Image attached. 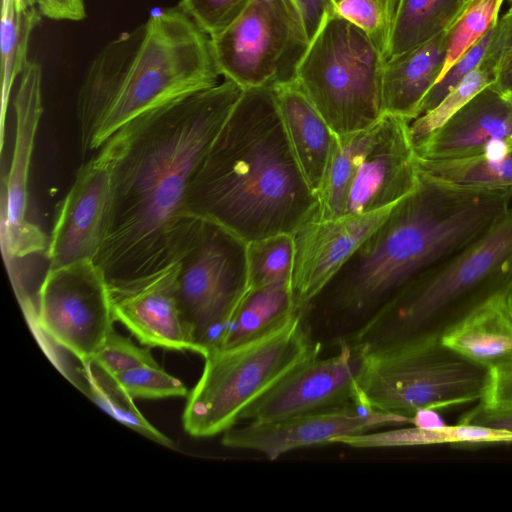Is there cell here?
<instances>
[{"mask_svg": "<svg viewBox=\"0 0 512 512\" xmlns=\"http://www.w3.org/2000/svg\"><path fill=\"white\" fill-rule=\"evenodd\" d=\"M39 20L40 12L35 6L19 7L11 0H2L0 25L2 137L11 89L28 60L29 39Z\"/></svg>", "mask_w": 512, "mask_h": 512, "instance_id": "cell-29", "label": "cell"}, {"mask_svg": "<svg viewBox=\"0 0 512 512\" xmlns=\"http://www.w3.org/2000/svg\"><path fill=\"white\" fill-rule=\"evenodd\" d=\"M74 385L122 425L162 446L174 447V442L140 413L133 398L119 383L115 375L94 360L80 363V367L76 369Z\"/></svg>", "mask_w": 512, "mask_h": 512, "instance_id": "cell-25", "label": "cell"}, {"mask_svg": "<svg viewBox=\"0 0 512 512\" xmlns=\"http://www.w3.org/2000/svg\"><path fill=\"white\" fill-rule=\"evenodd\" d=\"M318 353L320 344L305 328L303 312L262 337L211 350L188 394L184 429L193 437L224 433L287 373Z\"/></svg>", "mask_w": 512, "mask_h": 512, "instance_id": "cell-7", "label": "cell"}, {"mask_svg": "<svg viewBox=\"0 0 512 512\" xmlns=\"http://www.w3.org/2000/svg\"><path fill=\"white\" fill-rule=\"evenodd\" d=\"M110 192V162L100 148L78 170L60 205L46 251L47 269L95 259L104 237Z\"/></svg>", "mask_w": 512, "mask_h": 512, "instance_id": "cell-17", "label": "cell"}, {"mask_svg": "<svg viewBox=\"0 0 512 512\" xmlns=\"http://www.w3.org/2000/svg\"><path fill=\"white\" fill-rule=\"evenodd\" d=\"M302 312L294 301L291 282L248 288L216 348H230L262 337Z\"/></svg>", "mask_w": 512, "mask_h": 512, "instance_id": "cell-23", "label": "cell"}, {"mask_svg": "<svg viewBox=\"0 0 512 512\" xmlns=\"http://www.w3.org/2000/svg\"><path fill=\"white\" fill-rule=\"evenodd\" d=\"M458 422L512 433V405H496L480 401L471 410L465 412Z\"/></svg>", "mask_w": 512, "mask_h": 512, "instance_id": "cell-37", "label": "cell"}, {"mask_svg": "<svg viewBox=\"0 0 512 512\" xmlns=\"http://www.w3.org/2000/svg\"><path fill=\"white\" fill-rule=\"evenodd\" d=\"M508 4H509V9L508 10L512 11V0H508Z\"/></svg>", "mask_w": 512, "mask_h": 512, "instance_id": "cell-44", "label": "cell"}, {"mask_svg": "<svg viewBox=\"0 0 512 512\" xmlns=\"http://www.w3.org/2000/svg\"><path fill=\"white\" fill-rule=\"evenodd\" d=\"M400 0H339L332 12L361 30L386 60Z\"/></svg>", "mask_w": 512, "mask_h": 512, "instance_id": "cell-32", "label": "cell"}, {"mask_svg": "<svg viewBox=\"0 0 512 512\" xmlns=\"http://www.w3.org/2000/svg\"><path fill=\"white\" fill-rule=\"evenodd\" d=\"M393 206L363 215L309 221L293 233L291 288L300 310L305 311L319 297L360 245L384 223Z\"/></svg>", "mask_w": 512, "mask_h": 512, "instance_id": "cell-16", "label": "cell"}, {"mask_svg": "<svg viewBox=\"0 0 512 512\" xmlns=\"http://www.w3.org/2000/svg\"><path fill=\"white\" fill-rule=\"evenodd\" d=\"M334 443L355 448L407 447L436 444L512 443V433L489 427L457 423L452 426H419L343 436Z\"/></svg>", "mask_w": 512, "mask_h": 512, "instance_id": "cell-24", "label": "cell"}, {"mask_svg": "<svg viewBox=\"0 0 512 512\" xmlns=\"http://www.w3.org/2000/svg\"><path fill=\"white\" fill-rule=\"evenodd\" d=\"M133 398L160 399L187 396L186 386L159 365H142L115 375Z\"/></svg>", "mask_w": 512, "mask_h": 512, "instance_id": "cell-33", "label": "cell"}, {"mask_svg": "<svg viewBox=\"0 0 512 512\" xmlns=\"http://www.w3.org/2000/svg\"><path fill=\"white\" fill-rule=\"evenodd\" d=\"M209 35L180 7L107 43L92 61L77 98L83 153L99 150L134 118L220 82Z\"/></svg>", "mask_w": 512, "mask_h": 512, "instance_id": "cell-4", "label": "cell"}, {"mask_svg": "<svg viewBox=\"0 0 512 512\" xmlns=\"http://www.w3.org/2000/svg\"><path fill=\"white\" fill-rule=\"evenodd\" d=\"M290 145L311 190L319 197L337 134L296 82L274 89Z\"/></svg>", "mask_w": 512, "mask_h": 512, "instance_id": "cell-21", "label": "cell"}, {"mask_svg": "<svg viewBox=\"0 0 512 512\" xmlns=\"http://www.w3.org/2000/svg\"><path fill=\"white\" fill-rule=\"evenodd\" d=\"M210 41L223 79L243 90H274L296 82L310 37L297 0H251Z\"/></svg>", "mask_w": 512, "mask_h": 512, "instance_id": "cell-11", "label": "cell"}, {"mask_svg": "<svg viewBox=\"0 0 512 512\" xmlns=\"http://www.w3.org/2000/svg\"><path fill=\"white\" fill-rule=\"evenodd\" d=\"M108 281L94 260L47 269L38 292L36 338L56 365L57 346L91 360L114 330Z\"/></svg>", "mask_w": 512, "mask_h": 512, "instance_id": "cell-12", "label": "cell"}, {"mask_svg": "<svg viewBox=\"0 0 512 512\" xmlns=\"http://www.w3.org/2000/svg\"><path fill=\"white\" fill-rule=\"evenodd\" d=\"M358 345L359 397L378 411L411 421L422 411L480 402L491 383L488 370L442 339Z\"/></svg>", "mask_w": 512, "mask_h": 512, "instance_id": "cell-6", "label": "cell"}, {"mask_svg": "<svg viewBox=\"0 0 512 512\" xmlns=\"http://www.w3.org/2000/svg\"><path fill=\"white\" fill-rule=\"evenodd\" d=\"M446 57L445 31L401 54L386 59L383 70V111L406 119L419 107L438 81Z\"/></svg>", "mask_w": 512, "mask_h": 512, "instance_id": "cell-22", "label": "cell"}, {"mask_svg": "<svg viewBox=\"0 0 512 512\" xmlns=\"http://www.w3.org/2000/svg\"><path fill=\"white\" fill-rule=\"evenodd\" d=\"M512 191L464 189L419 173L416 189L354 252L323 290L333 308L375 312L510 210Z\"/></svg>", "mask_w": 512, "mask_h": 512, "instance_id": "cell-3", "label": "cell"}, {"mask_svg": "<svg viewBox=\"0 0 512 512\" xmlns=\"http://www.w3.org/2000/svg\"><path fill=\"white\" fill-rule=\"evenodd\" d=\"M11 1L19 7H29V6H35L37 4V0H11Z\"/></svg>", "mask_w": 512, "mask_h": 512, "instance_id": "cell-42", "label": "cell"}, {"mask_svg": "<svg viewBox=\"0 0 512 512\" xmlns=\"http://www.w3.org/2000/svg\"><path fill=\"white\" fill-rule=\"evenodd\" d=\"M319 354L287 373L253 402L241 414L240 420L274 421L357 400V380L362 363L360 346L343 342L334 355L320 358Z\"/></svg>", "mask_w": 512, "mask_h": 512, "instance_id": "cell-14", "label": "cell"}, {"mask_svg": "<svg viewBox=\"0 0 512 512\" xmlns=\"http://www.w3.org/2000/svg\"><path fill=\"white\" fill-rule=\"evenodd\" d=\"M251 0H180L179 7L207 34L228 27Z\"/></svg>", "mask_w": 512, "mask_h": 512, "instance_id": "cell-36", "label": "cell"}, {"mask_svg": "<svg viewBox=\"0 0 512 512\" xmlns=\"http://www.w3.org/2000/svg\"><path fill=\"white\" fill-rule=\"evenodd\" d=\"M495 26L460 57L433 85L423 99L417 117L433 109L464 77L482 62L491 44Z\"/></svg>", "mask_w": 512, "mask_h": 512, "instance_id": "cell-35", "label": "cell"}, {"mask_svg": "<svg viewBox=\"0 0 512 512\" xmlns=\"http://www.w3.org/2000/svg\"><path fill=\"white\" fill-rule=\"evenodd\" d=\"M504 0H468L445 31L446 57L439 79L498 22ZM438 79V80H439Z\"/></svg>", "mask_w": 512, "mask_h": 512, "instance_id": "cell-30", "label": "cell"}, {"mask_svg": "<svg viewBox=\"0 0 512 512\" xmlns=\"http://www.w3.org/2000/svg\"><path fill=\"white\" fill-rule=\"evenodd\" d=\"M42 16L53 20L79 21L85 18V0H37Z\"/></svg>", "mask_w": 512, "mask_h": 512, "instance_id": "cell-39", "label": "cell"}, {"mask_svg": "<svg viewBox=\"0 0 512 512\" xmlns=\"http://www.w3.org/2000/svg\"><path fill=\"white\" fill-rule=\"evenodd\" d=\"M512 190V189H511Z\"/></svg>", "mask_w": 512, "mask_h": 512, "instance_id": "cell-45", "label": "cell"}, {"mask_svg": "<svg viewBox=\"0 0 512 512\" xmlns=\"http://www.w3.org/2000/svg\"><path fill=\"white\" fill-rule=\"evenodd\" d=\"M506 97L508 98V100L511 102L512 104V92H510L508 95H506Z\"/></svg>", "mask_w": 512, "mask_h": 512, "instance_id": "cell-43", "label": "cell"}, {"mask_svg": "<svg viewBox=\"0 0 512 512\" xmlns=\"http://www.w3.org/2000/svg\"><path fill=\"white\" fill-rule=\"evenodd\" d=\"M293 234H277L247 243L248 288L291 282Z\"/></svg>", "mask_w": 512, "mask_h": 512, "instance_id": "cell-31", "label": "cell"}, {"mask_svg": "<svg viewBox=\"0 0 512 512\" xmlns=\"http://www.w3.org/2000/svg\"><path fill=\"white\" fill-rule=\"evenodd\" d=\"M385 61L361 30L327 12L299 64L296 83L338 136L348 134L384 113Z\"/></svg>", "mask_w": 512, "mask_h": 512, "instance_id": "cell-9", "label": "cell"}, {"mask_svg": "<svg viewBox=\"0 0 512 512\" xmlns=\"http://www.w3.org/2000/svg\"><path fill=\"white\" fill-rule=\"evenodd\" d=\"M442 341L491 375L512 374V294L496 296L480 306Z\"/></svg>", "mask_w": 512, "mask_h": 512, "instance_id": "cell-20", "label": "cell"}, {"mask_svg": "<svg viewBox=\"0 0 512 512\" xmlns=\"http://www.w3.org/2000/svg\"><path fill=\"white\" fill-rule=\"evenodd\" d=\"M468 0H400L386 59L446 31Z\"/></svg>", "mask_w": 512, "mask_h": 512, "instance_id": "cell-27", "label": "cell"}, {"mask_svg": "<svg viewBox=\"0 0 512 512\" xmlns=\"http://www.w3.org/2000/svg\"><path fill=\"white\" fill-rule=\"evenodd\" d=\"M310 37L317 31L324 15L330 11L333 5L339 0H297Z\"/></svg>", "mask_w": 512, "mask_h": 512, "instance_id": "cell-40", "label": "cell"}, {"mask_svg": "<svg viewBox=\"0 0 512 512\" xmlns=\"http://www.w3.org/2000/svg\"><path fill=\"white\" fill-rule=\"evenodd\" d=\"M177 260L146 276L108 282L115 321L140 343L177 351H192L177 304Z\"/></svg>", "mask_w": 512, "mask_h": 512, "instance_id": "cell-18", "label": "cell"}, {"mask_svg": "<svg viewBox=\"0 0 512 512\" xmlns=\"http://www.w3.org/2000/svg\"><path fill=\"white\" fill-rule=\"evenodd\" d=\"M483 402L512 405V374L491 375V383Z\"/></svg>", "mask_w": 512, "mask_h": 512, "instance_id": "cell-41", "label": "cell"}, {"mask_svg": "<svg viewBox=\"0 0 512 512\" xmlns=\"http://www.w3.org/2000/svg\"><path fill=\"white\" fill-rule=\"evenodd\" d=\"M242 93L223 79L134 118L101 147L111 192L94 262L108 282L146 276L175 261L189 187Z\"/></svg>", "mask_w": 512, "mask_h": 512, "instance_id": "cell-1", "label": "cell"}, {"mask_svg": "<svg viewBox=\"0 0 512 512\" xmlns=\"http://www.w3.org/2000/svg\"><path fill=\"white\" fill-rule=\"evenodd\" d=\"M411 423L406 417L378 411L360 397L345 405L267 422L231 427L222 436L228 448L252 450L268 460L299 448L334 443L384 426Z\"/></svg>", "mask_w": 512, "mask_h": 512, "instance_id": "cell-15", "label": "cell"}, {"mask_svg": "<svg viewBox=\"0 0 512 512\" xmlns=\"http://www.w3.org/2000/svg\"><path fill=\"white\" fill-rule=\"evenodd\" d=\"M503 294H512L511 209L371 314L355 342L442 339L480 306Z\"/></svg>", "mask_w": 512, "mask_h": 512, "instance_id": "cell-5", "label": "cell"}, {"mask_svg": "<svg viewBox=\"0 0 512 512\" xmlns=\"http://www.w3.org/2000/svg\"><path fill=\"white\" fill-rule=\"evenodd\" d=\"M92 360L113 375L142 365H158L148 346L140 347L115 330L109 334Z\"/></svg>", "mask_w": 512, "mask_h": 512, "instance_id": "cell-34", "label": "cell"}, {"mask_svg": "<svg viewBox=\"0 0 512 512\" xmlns=\"http://www.w3.org/2000/svg\"><path fill=\"white\" fill-rule=\"evenodd\" d=\"M13 101L15 142L2 183L1 246L8 273L18 262L47 251L49 240L28 217V183L35 137L42 114V67L28 59Z\"/></svg>", "mask_w": 512, "mask_h": 512, "instance_id": "cell-13", "label": "cell"}, {"mask_svg": "<svg viewBox=\"0 0 512 512\" xmlns=\"http://www.w3.org/2000/svg\"><path fill=\"white\" fill-rule=\"evenodd\" d=\"M419 182L408 121L383 113L369 127L337 136L319 192L318 219L363 215L395 205Z\"/></svg>", "mask_w": 512, "mask_h": 512, "instance_id": "cell-8", "label": "cell"}, {"mask_svg": "<svg viewBox=\"0 0 512 512\" xmlns=\"http://www.w3.org/2000/svg\"><path fill=\"white\" fill-rule=\"evenodd\" d=\"M419 173L438 182L473 190L512 189V150L456 159H419Z\"/></svg>", "mask_w": 512, "mask_h": 512, "instance_id": "cell-26", "label": "cell"}, {"mask_svg": "<svg viewBox=\"0 0 512 512\" xmlns=\"http://www.w3.org/2000/svg\"><path fill=\"white\" fill-rule=\"evenodd\" d=\"M319 207L274 90H243L192 180L187 215L212 220L249 243L293 234L318 219Z\"/></svg>", "mask_w": 512, "mask_h": 512, "instance_id": "cell-2", "label": "cell"}, {"mask_svg": "<svg viewBox=\"0 0 512 512\" xmlns=\"http://www.w3.org/2000/svg\"><path fill=\"white\" fill-rule=\"evenodd\" d=\"M501 56V37L498 23L487 54L482 62L455 86L433 109L408 122L414 148L440 128L457 111L497 78Z\"/></svg>", "mask_w": 512, "mask_h": 512, "instance_id": "cell-28", "label": "cell"}, {"mask_svg": "<svg viewBox=\"0 0 512 512\" xmlns=\"http://www.w3.org/2000/svg\"><path fill=\"white\" fill-rule=\"evenodd\" d=\"M501 37V56L497 78L492 84L505 96L512 92V11L498 19Z\"/></svg>", "mask_w": 512, "mask_h": 512, "instance_id": "cell-38", "label": "cell"}, {"mask_svg": "<svg viewBox=\"0 0 512 512\" xmlns=\"http://www.w3.org/2000/svg\"><path fill=\"white\" fill-rule=\"evenodd\" d=\"M419 159H456L512 150V104L490 85L415 148Z\"/></svg>", "mask_w": 512, "mask_h": 512, "instance_id": "cell-19", "label": "cell"}, {"mask_svg": "<svg viewBox=\"0 0 512 512\" xmlns=\"http://www.w3.org/2000/svg\"><path fill=\"white\" fill-rule=\"evenodd\" d=\"M175 260L180 316L192 352L205 357L248 290L247 243L212 220L188 215Z\"/></svg>", "mask_w": 512, "mask_h": 512, "instance_id": "cell-10", "label": "cell"}]
</instances>
